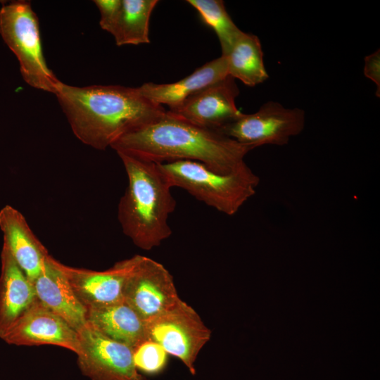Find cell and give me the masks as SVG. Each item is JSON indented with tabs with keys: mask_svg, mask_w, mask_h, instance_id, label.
<instances>
[{
	"mask_svg": "<svg viewBox=\"0 0 380 380\" xmlns=\"http://www.w3.org/2000/svg\"><path fill=\"white\" fill-rule=\"evenodd\" d=\"M0 35L16 56L23 80L55 94L59 80L46 62L37 15L27 1H13L0 9Z\"/></svg>",
	"mask_w": 380,
	"mask_h": 380,
	"instance_id": "cell-5",
	"label": "cell"
},
{
	"mask_svg": "<svg viewBox=\"0 0 380 380\" xmlns=\"http://www.w3.org/2000/svg\"><path fill=\"white\" fill-rule=\"evenodd\" d=\"M305 125L303 109L270 101L253 113H243L220 132L253 150L263 145H286L303 132Z\"/></svg>",
	"mask_w": 380,
	"mask_h": 380,
	"instance_id": "cell-7",
	"label": "cell"
},
{
	"mask_svg": "<svg viewBox=\"0 0 380 380\" xmlns=\"http://www.w3.org/2000/svg\"><path fill=\"white\" fill-rule=\"evenodd\" d=\"M37 300L32 283L3 244L0 274V338Z\"/></svg>",
	"mask_w": 380,
	"mask_h": 380,
	"instance_id": "cell-15",
	"label": "cell"
},
{
	"mask_svg": "<svg viewBox=\"0 0 380 380\" xmlns=\"http://www.w3.org/2000/svg\"><path fill=\"white\" fill-rule=\"evenodd\" d=\"M224 56L227 59L228 75L245 85L254 87L269 77L261 43L255 34L242 32Z\"/></svg>",
	"mask_w": 380,
	"mask_h": 380,
	"instance_id": "cell-18",
	"label": "cell"
},
{
	"mask_svg": "<svg viewBox=\"0 0 380 380\" xmlns=\"http://www.w3.org/2000/svg\"><path fill=\"white\" fill-rule=\"evenodd\" d=\"M172 187H180L197 200L227 215L236 214L255 194L259 177L246 165L229 174L216 172L193 160L158 163Z\"/></svg>",
	"mask_w": 380,
	"mask_h": 380,
	"instance_id": "cell-4",
	"label": "cell"
},
{
	"mask_svg": "<svg viewBox=\"0 0 380 380\" xmlns=\"http://www.w3.org/2000/svg\"><path fill=\"white\" fill-rule=\"evenodd\" d=\"M227 59L220 56L196 69L183 79L168 84L145 82L138 87L141 94L160 106L175 107L188 97L228 76Z\"/></svg>",
	"mask_w": 380,
	"mask_h": 380,
	"instance_id": "cell-16",
	"label": "cell"
},
{
	"mask_svg": "<svg viewBox=\"0 0 380 380\" xmlns=\"http://www.w3.org/2000/svg\"><path fill=\"white\" fill-rule=\"evenodd\" d=\"M133 358L139 372L156 374L165 368L168 354L158 343L146 339L133 349Z\"/></svg>",
	"mask_w": 380,
	"mask_h": 380,
	"instance_id": "cell-21",
	"label": "cell"
},
{
	"mask_svg": "<svg viewBox=\"0 0 380 380\" xmlns=\"http://www.w3.org/2000/svg\"><path fill=\"white\" fill-rule=\"evenodd\" d=\"M239 94L235 79L228 75L167 111L195 125L220 132L243 115L236 106Z\"/></svg>",
	"mask_w": 380,
	"mask_h": 380,
	"instance_id": "cell-10",
	"label": "cell"
},
{
	"mask_svg": "<svg viewBox=\"0 0 380 380\" xmlns=\"http://www.w3.org/2000/svg\"><path fill=\"white\" fill-rule=\"evenodd\" d=\"M157 0H122L110 32L117 46L150 43L149 21Z\"/></svg>",
	"mask_w": 380,
	"mask_h": 380,
	"instance_id": "cell-19",
	"label": "cell"
},
{
	"mask_svg": "<svg viewBox=\"0 0 380 380\" xmlns=\"http://www.w3.org/2000/svg\"><path fill=\"white\" fill-rule=\"evenodd\" d=\"M87 322L132 350L147 339L144 322L125 301L87 309Z\"/></svg>",
	"mask_w": 380,
	"mask_h": 380,
	"instance_id": "cell-17",
	"label": "cell"
},
{
	"mask_svg": "<svg viewBox=\"0 0 380 380\" xmlns=\"http://www.w3.org/2000/svg\"><path fill=\"white\" fill-rule=\"evenodd\" d=\"M77 365L91 380H148L135 367L133 350L86 324L77 331Z\"/></svg>",
	"mask_w": 380,
	"mask_h": 380,
	"instance_id": "cell-9",
	"label": "cell"
},
{
	"mask_svg": "<svg viewBox=\"0 0 380 380\" xmlns=\"http://www.w3.org/2000/svg\"><path fill=\"white\" fill-rule=\"evenodd\" d=\"M54 95L75 136L101 151L166 112L163 106L144 97L138 87H77L61 81Z\"/></svg>",
	"mask_w": 380,
	"mask_h": 380,
	"instance_id": "cell-1",
	"label": "cell"
},
{
	"mask_svg": "<svg viewBox=\"0 0 380 380\" xmlns=\"http://www.w3.org/2000/svg\"><path fill=\"white\" fill-rule=\"evenodd\" d=\"M201 20L211 27L219 39L222 55H226L242 33L227 13L221 0H187Z\"/></svg>",
	"mask_w": 380,
	"mask_h": 380,
	"instance_id": "cell-20",
	"label": "cell"
},
{
	"mask_svg": "<svg viewBox=\"0 0 380 380\" xmlns=\"http://www.w3.org/2000/svg\"><path fill=\"white\" fill-rule=\"evenodd\" d=\"M364 74L366 77L374 82L376 87V94L380 95V52L379 49L365 58Z\"/></svg>",
	"mask_w": 380,
	"mask_h": 380,
	"instance_id": "cell-23",
	"label": "cell"
},
{
	"mask_svg": "<svg viewBox=\"0 0 380 380\" xmlns=\"http://www.w3.org/2000/svg\"><path fill=\"white\" fill-rule=\"evenodd\" d=\"M122 0H94L100 13L99 25L101 29L110 34L118 18Z\"/></svg>",
	"mask_w": 380,
	"mask_h": 380,
	"instance_id": "cell-22",
	"label": "cell"
},
{
	"mask_svg": "<svg viewBox=\"0 0 380 380\" xmlns=\"http://www.w3.org/2000/svg\"><path fill=\"white\" fill-rule=\"evenodd\" d=\"M117 153L128 179L118 204L119 222L123 233L136 246L151 250L172 234L168 218L176 207L172 186L158 163Z\"/></svg>",
	"mask_w": 380,
	"mask_h": 380,
	"instance_id": "cell-3",
	"label": "cell"
},
{
	"mask_svg": "<svg viewBox=\"0 0 380 380\" xmlns=\"http://www.w3.org/2000/svg\"><path fill=\"white\" fill-rule=\"evenodd\" d=\"M125 281L124 301L144 321L177 303L179 298L173 277L161 263L136 255Z\"/></svg>",
	"mask_w": 380,
	"mask_h": 380,
	"instance_id": "cell-8",
	"label": "cell"
},
{
	"mask_svg": "<svg viewBox=\"0 0 380 380\" xmlns=\"http://www.w3.org/2000/svg\"><path fill=\"white\" fill-rule=\"evenodd\" d=\"M1 339L15 346L52 345L80 350L78 332L38 300L6 332Z\"/></svg>",
	"mask_w": 380,
	"mask_h": 380,
	"instance_id": "cell-11",
	"label": "cell"
},
{
	"mask_svg": "<svg viewBox=\"0 0 380 380\" xmlns=\"http://www.w3.org/2000/svg\"><path fill=\"white\" fill-rule=\"evenodd\" d=\"M147 339L179 359L192 375L198 353L211 337V330L197 312L182 299L170 308L144 322Z\"/></svg>",
	"mask_w": 380,
	"mask_h": 380,
	"instance_id": "cell-6",
	"label": "cell"
},
{
	"mask_svg": "<svg viewBox=\"0 0 380 380\" xmlns=\"http://www.w3.org/2000/svg\"><path fill=\"white\" fill-rule=\"evenodd\" d=\"M3 244L32 283L40 274L48 251L34 235L23 214L11 205L0 210Z\"/></svg>",
	"mask_w": 380,
	"mask_h": 380,
	"instance_id": "cell-14",
	"label": "cell"
},
{
	"mask_svg": "<svg viewBox=\"0 0 380 380\" xmlns=\"http://www.w3.org/2000/svg\"><path fill=\"white\" fill-rule=\"evenodd\" d=\"M32 284L37 300L77 331L87 322V308L76 296L67 277L50 255Z\"/></svg>",
	"mask_w": 380,
	"mask_h": 380,
	"instance_id": "cell-13",
	"label": "cell"
},
{
	"mask_svg": "<svg viewBox=\"0 0 380 380\" xmlns=\"http://www.w3.org/2000/svg\"><path fill=\"white\" fill-rule=\"evenodd\" d=\"M134 262V256L113 267L96 271L70 267L57 260L76 296L87 309L124 301V287Z\"/></svg>",
	"mask_w": 380,
	"mask_h": 380,
	"instance_id": "cell-12",
	"label": "cell"
},
{
	"mask_svg": "<svg viewBox=\"0 0 380 380\" xmlns=\"http://www.w3.org/2000/svg\"><path fill=\"white\" fill-rule=\"evenodd\" d=\"M110 148L156 163L196 161L220 174L246 166L244 158L251 151L220 131L195 125L167 110L152 122L125 134Z\"/></svg>",
	"mask_w": 380,
	"mask_h": 380,
	"instance_id": "cell-2",
	"label": "cell"
}]
</instances>
